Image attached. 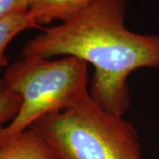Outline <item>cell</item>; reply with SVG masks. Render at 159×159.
I'll list each match as a JSON object with an SVG mask.
<instances>
[{"label": "cell", "instance_id": "obj_1", "mask_svg": "<svg viewBox=\"0 0 159 159\" xmlns=\"http://www.w3.org/2000/svg\"><path fill=\"white\" fill-rule=\"evenodd\" d=\"M125 6V0H95L74 17L28 41L21 57H75L91 64L92 102L123 117L131 103L128 76L139 68H159V34L127 29Z\"/></svg>", "mask_w": 159, "mask_h": 159}, {"label": "cell", "instance_id": "obj_2", "mask_svg": "<svg viewBox=\"0 0 159 159\" xmlns=\"http://www.w3.org/2000/svg\"><path fill=\"white\" fill-rule=\"evenodd\" d=\"M6 86L22 98L17 116L0 130V149L5 148L41 118L78 108L91 101L89 64L75 57L56 60L21 57L8 66Z\"/></svg>", "mask_w": 159, "mask_h": 159}, {"label": "cell", "instance_id": "obj_3", "mask_svg": "<svg viewBox=\"0 0 159 159\" xmlns=\"http://www.w3.org/2000/svg\"><path fill=\"white\" fill-rule=\"evenodd\" d=\"M31 127L43 137L55 159H144L134 125L92 100L48 114Z\"/></svg>", "mask_w": 159, "mask_h": 159}, {"label": "cell", "instance_id": "obj_4", "mask_svg": "<svg viewBox=\"0 0 159 159\" xmlns=\"http://www.w3.org/2000/svg\"><path fill=\"white\" fill-rule=\"evenodd\" d=\"M95 0H28V11L39 27L58 20L65 22Z\"/></svg>", "mask_w": 159, "mask_h": 159}, {"label": "cell", "instance_id": "obj_5", "mask_svg": "<svg viewBox=\"0 0 159 159\" xmlns=\"http://www.w3.org/2000/svg\"><path fill=\"white\" fill-rule=\"evenodd\" d=\"M0 159H55L37 130L30 127L16 140L0 149Z\"/></svg>", "mask_w": 159, "mask_h": 159}, {"label": "cell", "instance_id": "obj_6", "mask_svg": "<svg viewBox=\"0 0 159 159\" xmlns=\"http://www.w3.org/2000/svg\"><path fill=\"white\" fill-rule=\"evenodd\" d=\"M39 29L28 10L12 11L0 19V67L8 66L6 49L20 33L29 29Z\"/></svg>", "mask_w": 159, "mask_h": 159}, {"label": "cell", "instance_id": "obj_7", "mask_svg": "<svg viewBox=\"0 0 159 159\" xmlns=\"http://www.w3.org/2000/svg\"><path fill=\"white\" fill-rule=\"evenodd\" d=\"M22 103L21 97L11 90L0 79V130L17 116Z\"/></svg>", "mask_w": 159, "mask_h": 159}, {"label": "cell", "instance_id": "obj_8", "mask_svg": "<svg viewBox=\"0 0 159 159\" xmlns=\"http://www.w3.org/2000/svg\"><path fill=\"white\" fill-rule=\"evenodd\" d=\"M20 10H28V0H0V19Z\"/></svg>", "mask_w": 159, "mask_h": 159}]
</instances>
